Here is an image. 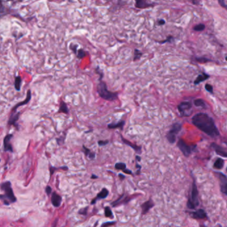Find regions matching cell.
Returning a JSON list of instances; mask_svg holds the SVG:
<instances>
[{"instance_id":"cell-1","label":"cell","mask_w":227,"mask_h":227,"mask_svg":"<svg viewBox=\"0 0 227 227\" xmlns=\"http://www.w3.org/2000/svg\"><path fill=\"white\" fill-rule=\"evenodd\" d=\"M192 123L201 131L211 137H216L220 135L214 120L204 113L195 115L192 118Z\"/></svg>"},{"instance_id":"cell-2","label":"cell","mask_w":227,"mask_h":227,"mask_svg":"<svg viewBox=\"0 0 227 227\" xmlns=\"http://www.w3.org/2000/svg\"><path fill=\"white\" fill-rule=\"evenodd\" d=\"M95 71L97 74L99 75V83L97 86V92L103 99L106 101H113L118 99V93L117 92H111L107 88V83L105 81H103L104 74L102 69L99 68V67H97L95 68Z\"/></svg>"},{"instance_id":"cell-3","label":"cell","mask_w":227,"mask_h":227,"mask_svg":"<svg viewBox=\"0 0 227 227\" xmlns=\"http://www.w3.org/2000/svg\"><path fill=\"white\" fill-rule=\"evenodd\" d=\"M1 189L2 191L5 193L4 195H1L0 199L5 205H10L11 203H14L17 201V198L14 195V193L11 187V183L10 181H5L1 183Z\"/></svg>"},{"instance_id":"cell-4","label":"cell","mask_w":227,"mask_h":227,"mask_svg":"<svg viewBox=\"0 0 227 227\" xmlns=\"http://www.w3.org/2000/svg\"><path fill=\"white\" fill-rule=\"evenodd\" d=\"M199 205V190L196 187L195 181H193L192 184V189L190 190V195L189 196L188 201H187V207L189 209H195Z\"/></svg>"},{"instance_id":"cell-5","label":"cell","mask_w":227,"mask_h":227,"mask_svg":"<svg viewBox=\"0 0 227 227\" xmlns=\"http://www.w3.org/2000/svg\"><path fill=\"white\" fill-rule=\"evenodd\" d=\"M181 129H182V125L179 123H174L172 125L171 130L166 135V139H167L169 143L171 144L175 143L177 139V135L181 131Z\"/></svg>"},{"instance_id":"cell-6","label":"cell","mask_w":227,"mask_h":227,"mask_svg":"<svg viewBox=\"0 0 227 227\" xmlns=\"http://www.w3.org/2000/svg\"><path fill=\"white\" fill-rule=\"evenodd\" d=\"M177 146L183 155L187 157H188L193 153L196 147V145H189L187 144L185 141L181 139L178 140Z\"/></svg>"},{"instance_id":"cell-7","label":"cell","mask_w":227,"mask_h":227,"mask_svg":"<svg viewBox=\"0 0 227 227\" xmlns=\"http://www.w3.org/2000/svg\"><path fill=\"white\" fill-rule=\"evenodd\" d=\"M220 182V189L223 194L227 195V177L222 172H217Z\"/></svg>"},{"instance_id":"cell-8","label":"cell","mask_w":227,"mask_h":227,"mask_svg":"<svg viewBox=\"0 0 227 227\" xmlns=\"http://www.w3.org/2000/svg\"><path fill=\"white\" fill-rule=\"evenodd\" d=\"M21 115V112L17 111L16 113H11L10 114V116L9 117L7 125L14 126L17 130H19V125H18L17 121L19 119V115Z\"/></svg>"},{"instance_id":"cell-9","label":"cell","mask_w":227,"mask_h":227,"mask_svg":"<svg viewBox=\"0 0 227 227\" xmlns=\"http://www.w3.org/2000/svg\"><path fill=\"white\" fill-rule=\"evenodd\" d=\"M31 99V90L29 89L28 91V92H27L26 98L25 99V100H23V101H21L19 103H17L16 105H15L13 106V107L11 109V113H16V112H17V110L18 108H19V107H22V106H23V105L28 104V103L30 101Z\"/></svg>"},{"instance_id":"cell-10","label":"cell","mask_w":227,"mask_h":227,"mask_svg":"<svg viewBox=\"0 0 227 227\" xmlns=\"http://www.w3.org/2000/svg\"><path fill=\"white\" fill-rule=\"evenodd\" d=\"M13 134H7L4 139V151L5 152L13 153V147L10 143Z\"/></svg>"},{"instance_id":"cell-11","label":"cell","mask_w":227,"mask_h":227,"mask_svg":"<svg viewBox=\"0 0 227 227\" xmlns=\"http://www.w3.org/2000/svg\"><path fill=\"white\" fill-rule=\"evenodd\" d=\"M192 107V105L189 101H184L178 105V110L181 113H182L183 115H186L185 113L190 109Z\"/></svg>"},{"instance_id":"cell-12","label":"cell","mask_w":227,"mask_h":227,"mask_svg":"<svg viewBox=\"0 0 227 227\" xmlns=\"http://www.w3.org/2000/svg\"><path fill=\"white\" fill-rule=\"evenodd\" d=\"M211 147L213 148L214 151H215V152L218 154V155L221 157H226L227 158V150L225 149V148L220 147V145H217L216 143H212Z\"/></svg>"},{"instance_id":"cell-13","label":"cell","mask_w":227,"mask_h":227,"mask_svg":"<svg viewBox=\"0 0 227 227\" xmlns=\"http://www.w3.org/2000/svg\"><path fill=\"white\" fill-rule=\"evenodd\" d=\"M62 198L59 195L57 194V193L53 192L51 195V203H52L53 207H59L61 204Z\"/></svg>"},{"instance_id":"cell-14","label":"cell","mask_w":227,"mask_h":227,"mask_svg":"<svg viewBox=\"0 0 227 227\" xmlns=\"http://www.w3.org/2000/svg\"><path fill=\"white\" fill-rule=\"evenodd\" d=\"M154 205H155V204H154L153 201L151 199H150V200H149V201H147L145 202H144L143 204H142V205H141L142 214H147L148 212H149V211L151 209V208H152L154 207Z\"/></svg>"},{"instance_id":"cell-15","label":"cell","mask_w":227,"mask_h":227,"mask_svg":"<svg viewBox=\"0 0 227 227\" xmlns=\"http://www.w3.org/2000/svg\"><path fill=\"white\" fill-rule=\"evenodd\" d=\"M108 195H109V190H107V189L103 188L101 190V191H100L98 193L97 196V197L93 200L91 202V205L95 204L96 202L97 201L98 199H104L105 198H107Z\"/></svg>"},{"instance_id":"cell-16","label":"cell","mask_w":227,"mask_h":227,"mask_svg":"<svg viewBox=\"0 0 227 227\" xmlns=\"http://www.w3.org/2000/svg\"><path fill=\"white\" fill-rule=\"evenodd\" d=\"M155 4L153 3H148L147 1L143 0H137L135 2V7L138 9H145L149 7H153Z\"/></svg>"},{"instance_id":"cell-17","label":"cell","mask_w":227,"mask_h":227,"mask_svg":"<svg viewBox=\"0 0 227 227\" xmlns=\"http://www.w3.org/2000/svg\"><path fill=\"white\" fill-rule=\"evenodd\" d=\"M192 217L196 219H205L207 218L206 212L203 209H199L191 213Z\"/></svg>"},{"instance_id":"cell-18","label":"cell","mask_w":227,"mask_h":227,"mask_svg":"<svg viewBox=\"0 0 227 227\" xmlns=\"http://www.w3.org/2000/svg\"><path fill=\"white\" fill-rule=\"evenodd\" d=\"M125 125V121L121 120L117 123H111L107 125V127L109 129H115L119 128L121 130H123L124 126Z\"/></svg>"},{"instance_id":"cell-19","label":"cell","mask_w":227,"mask_h":227,"mask_svg":"<svg viewBox=\"0 0 227 227\" xmlns=\"http://www.w3.org/2000/svg\"><path fill=\"white\" fill-rule=\"evenodd\" d=\"M121 140L124 143L126 144L127 145H128V146H129V147H131L132 149H133L135 151L136 153H137L139 154H140L141 153V147L140 146H137V145H136L135 144H133L129 141L127 140V139L124 138L121 135Z\"/></svg>"},{"instance_id":"cell-20","label":"cell","mask_w":227,"mask_h":227,"mask_svg":"<svg viewBox=\"0 0 227 227\" xmlns=\"http://www.w3.org/2000/svg\"><path fill=\"white\" fill-rule=\"evenodd\" d=\"M69 108L67 107V104H66V103L65 101H61V102H60L58 113H63L64 114L67 115V114H69Z\"/></svg>"},{"instance_id":"cell-21","label":"cell","mask_w":227,"mask_h":227,"mask_svg":"<svg viewBox=\"0 0 227 227\" xmlns=\"http://www.w3.org/2000/svg\"><path fill=\"white\" fill-rule=\"evenodd\" d=\"M209 77H210L209 75L207 73H202L201 75H199V76L196 77V79L194 81V83L195 85H198L199 83L203 82V81L207 80V79H208Z\"/></svg>"},{"instance_id":"cell-22","label":"cell","mask_w":227,"mask_h":227,"mask_svg":"<svg viewBox=\"0 0 227 227\" xmlns=\"http://www.w3.org/2000/svg\"><path fill=\"white\" fill-rule=\"evenodd\" d=\"M83 151L86 157H88L90 159H94L95 158V153L92 152L85 145H83Z\"/></svg>"},{"instance_id":"cell-23","label":"cell","mask_w":227,"mask_h":227,"mask_svg":"<svg viewBox=\"0 0 227 227\" xmlns=\"http://www.w3.org/2000/svg\"><path fill=\"white\" fill-rule=\"evenodd\" d=\"M22 79L20 76L17 75V76L15 77V81H14V87L17 91H19L21 90V87H22Z\"/></svg>"},{"instance_id":"cell-24","label":"cell","mask_w":227,"mask_h":227,"mask_svg":"<svg viewBox=\"0 0 227 227\" xmlns=\"http://www.w3.org/2000/svg\"><path fill=\"white\" fill-rule=\"evenodd\" d=\"M224 165H225V161H224V160L221 158H218L214 163L213 167L214 169H218V170H220V169H223Z\"/></svg>"},{"instance_id":"cell-25","label":"cell","mask_w":227,"mask_h":227,"mask_svg":"<svg viewBox=\"0 0 227 227\" xmlns=\"http://www.w3.org/2000/svg\"><path fill=\"white\" fill-rule=\"evenodd\" d=\"M143 55V53L141 52L140 50L137 49H135L134 50V57H133V61H137V60L140 59L141 57Z\"/></svg>"},{"instance_id":"cell-26","label":"cell","mask_w":227,"mask_h":227,"mask_svg":"<svg viewBox=\"0 0 227 227\" xmlns=\"http://www.w3.org/2000/svg\"><path fill=\"white\" fill-rule=\"evenodd\" d=\"M87 55H88V53L87 51H85L83 49H78L77 53V57L79 59H83L84 57H85Z\"/></svg>"},{"instance_id":"cell-27","label":"cell","mask_w":227,"mask_h":227,"mask_svg":"<svg viewBox=\"0 0 227 227\" xmlns=\"http://www.w3.org/2000/svg\"><path fill=\"white\" fill-rule=\"evenodd\" d=\"M194 104L196 107H201L205 108L206 107V104L203 100L201 99H195L194 101Z\"/></svg>"},{"instance_id":"cell-28","label":"cell","mask_w":227,"mask_h":227,"mask_svg":"<svg viewBox=\"0 0 227 227\" xmlns=\"http://www.w3.org/2000/svg\"><path fill=\"white\" fill-rule=\"evenodd\" d=\"M115 169H117V170H121L124 171L125 169H127V166L124 163H117L115 165Z\"/></svg>"},{"instance_id":"cell-29","label":"cell","mask_w":227,"mask_h":227,"mask_svg":"<svg viewBox=\"0 0 227 227\" xmlns=\"http://www.w3.org/2000/svg\"><path fill=\"white\" fill-rule=\"evenodd\" d=\"M105 216L106 217H109V218H113V213L111 210L110 207H106L105 208Z\"/></svg>"},{"instance_id":"cell-30","label":"cell","mask_w":227,"mask_h":227,"mask_svg":"<svg viewBox=\"0 0 227 227\" xmlns=\"http://www.w3.org/2000/svg\"><path fill=\"white\" fill-rule=\"evenodd\" d=\"M193 29H194V30L196 31H202L205 29V25L203 23H200L195 25Z\"/></svg>"},{"instance_id":"cell-31","label":"cell","mask_w":227,"mask_h":227,"mask_svg":"<svg viewBox=\"0 0 227 227\" xmlns=\"http://www.w3.org/2000/svg\"><path fill=\"white\" fill-rule=\"evenodd\" d=\"M196 61L201 63H205L211 61V60L207 58H205V57H197V58H196Z\"/></svg>"},{"instance_id":"cell-32","label":"cell","mask_w":227,"mask_h":227,"mask_svg":"<svg viewBox=\"0 0 227 227\" xmlns=\"http://www.w3.org/2000/svg\"><path fill=\"white\" fill-rule=\"evenodd\" d=\"M65 135L66 134L64 135H62L61 136V137H59V138H57L56 139V141H57V143L58 145H63V143H64L65 142Z\"/></svg>"},{"instance_id":"cell-33","label":"cell","mask_w":227,"mask_h":227,"mask_svg":"<svg viewBox=\"0 0 227 227\" xmlns=\"http://www.w3.org/2000/svg\"><path fill=\"white\" fill-rule=\"evenodd\" d=\"M77 47H78V45H76V44L71 43L70 45H69V48H70V49L73 51V53L75 54H76V55H77V51H78Z\"/></svg>"},{"instance_id":"cell-34","label":"cell","mask_w":227,"mask_h":227,"mask_svg":"<svg viewBox=\"0 0 227 227\" xmlns=\"http://www.w3.org/2000/svg\"><path fill=\"white\" fill-rule=\"evenodd\" d=\"M87 210H88V207L83 208H81V209H80L78 213L81 214V215L86 216L87 214Z\"/></svg>"},{"instance_id":"cell-35","label":"cell","mask_w":227,"mask_h":227,"mask_svg":"<svg viewBox=\"0 0 227 227\" xmlns=\"http://www.w3.org/2000/svg\"><path fill=\"white\" fill-rule=\"evenodd\" d=\"M205 89L208 92H209L211 93H213V87L210 84H206L205 85Z\"/></svg>"},{"instance_id":"cell-36","label":"cell","mask_w":227,"mask_h":227,"mask_svg":"<svg viewBox=\"0 0 227 227\" xmlns=\"http://www.w3.org/2000/svg\"><path fill=\"white\" fill-rule=\"evenodd\" d=\"M109 143V141L108 140H105V141H98V145L99 146L102 147V146H105V145H107Z\"/></svg>"},{"instance_id":"cell-37","label":"cell","mask_w":227,"mask_h":227,"mask_svg":"<svg viewBox=\"0 0 227 227\" xmlns=\"http://www.w3.org/2000/svg\"><path fill=\"white\" fill-rule=\"evenodd\" d=\"M115 221H113V222H107V223H105L102 225L101 227H108V226H111V225H113L115 224Z\"/></svg>"},{"instance_id":"cell-38","label":"cell","mask_w":227,"mask_h":227,"mask_svg":"<svg viewBox=\"0 0 227 227\" xmlns=\"http://www.w3.org/2000/svg\"><path fill=\"white\" fill-rule=\"evenodd\" d=\"M172 39H173V37H172V36H170V37H167V38H166V39H165V40H164V41H159V43H166V42H171V41H172Z\"/></svg>"},{"instance_id":"cell-39","label":"cell","mask_w":227,"mask_h":227,"mask_svg":"<svg viewBox=\"0 0 227 227\" xmlns=\"http://www.w3.org/2000/svg\"><path fill=\"white\" fill-rule=\"evenodd\" d=\"M45 192H46L47 195H49L51 193H52V189H51L50 186H47L45 188Z\"/></svg>"},{"instance_id":"cell-40","label":"cell","mask_w":227,"mask_h":227,"mask_svg":"<svg viewBox=\"0 0 227 227\" xmlns=\"http://www.w3.org/2000/svg\"><path fill=\"white\" fill-rule=\"evenodd\" d=\"M219 4H220V6H222L223 7H224L225 9H226V10H227V4H225V1H223V0H219Z\"/></svg>"},{"instance_id":"cell-41","label":"cell","mask_w":227,"mask_h":227,"mask_svg":"<svg viewBox=\"0 0 227 227\" xmlns=\"http://www.w3.org/2000/svg\"><path fill=\"white\" fill-rule=\"evenodd\" d=\"M60 169V168H58V167H53V166H50L49 171H50L51 175H52L54 173V172L55 171V170H57V169Z\"/></svg>"},{"instance_id":"cell-42","label":"cell","mask_w":227,"mask_h":227,"mask_svg":"<svg viewBox=\"0 0 227 227\" xmlns=\"http://www.w3.org/2000/svg\"><path fill=\"white\" fill-rule=\"evenodd\" d=\"M157 23H158L159 25H165V21L164 19H159L158 21V22H157Z\"/></svg>"},{"instance_id":"cell-43","label":"cell","mask_w":227,"mask_h":227,"mask_svg":"<svg viewBox=\"0 0 227 227\" xmlns=\"http://www.w3.org/2000/svg\"><path fill=\"white\" fill-rule=\"evenodd\" d=\"M123 172H125V173H126V174H129V175H131L132 174V171L129 170V169H125V170Z\"/></svg>"},{"instance_id":"cell-44","label":"cell","mask_w":227,"mask_h":227,"mask_svg":"<svg viewBox=\"0 0 227 227\" xmlns=\"http://www.w3.org/2000/svg\"><path fill=\"white\" fill-rule=\"evenodd\" d=\"M98 178V177L96 176V175H93V174L91 175V178H93V179H95V178Z\"/></svg>"},{"instance_id":"cell-45","label":"cell","mask_w":227,"mask_h":227,"mask_svg":"<svg viewBox=\"0 0 227 227\" xmlns=\"http://www.w3.org/2000/svg\"><path fill=\"white\" fill-rule=\"evenodd\" d=\"M119 177L121 178V179H124V178H125V177L124 176V175H123L122 174H119Z\"/></svg>"},{"instance_id":"cell-46","label":"cell","mask_w":227,"mask_h":227,"mask_svg":"<svg viewBox=\"0 0 227 227\" xmlns=\"http://www.w3.org/2000/svg\"><path fill=\"white\" fill-rule=\"evenodd\" d=\"M136 159H137V161H139V162L141 161V157H139V156H138V155L136 156Z\"/></svg>"},{"instance_id":"cell-47","label":"cell","mask_w":227,"mask_h":227,"mask_svg":"<svg viewBox=\"0 0 227 227\" xmlns=\"http://www.w3.org/2000/svg\"><path fill=\"white\" fill-rule=\"evenodd\" d=\"M193 4H196V5H199V1H193Z\"/></svg>"},{"instance_id":"cell-48","label":"cell","mask_w":227,"mask_h":227,"mask_svg":"<svg viewBox=\"0 0 227 227\" xmlns=\"http://www.w3.org/2000/svg\"><path fill=\"white\" fill-rule=\"evenodd\" d=\"M225 59H226V61H227V57H225Z\"/></svg>"},{"instance_id":"cell-49","label":"cell","mask_w":227,"mask_h":227,"mask_svg":"<svg viewBox=\"0 0 227 227\" xmlns=\"http://www.w3.org/2000/svg\"><path fill=\"white\" fill-rule=\"evenodd\" d=\"M226 172H227V168H226Z\"/></svg>"}]
</instances>
